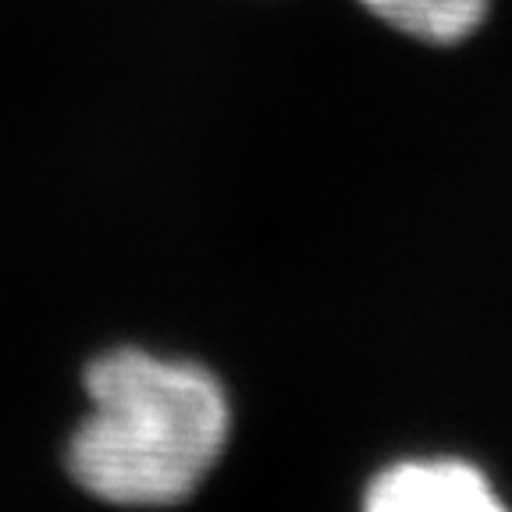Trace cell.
<instances>
[{
    "label": "cell",
    "instance_id": "2",
    "mask_svg": "<svg viewBox=\"0 0 512 512\" xmlns=\"http://www.w3.org/2000/svg\"><path fill=\"white\" fill-rule=\"evenodd\" d=\"M370 512H498L505 502L477 463L456 456L395 459L367 480Z\"/></svg>",
    "mask_w": 512,
    "mask_h": 512
},
{
    "label": "cell",
    "instance_id": "3",
    "mask_svg": "<svg viewBox=\"0 0 512 512\" xmlns=\"http://www.w3.org/2000/svg\"><path fill=\"white\" fill-rule=\"evenodd\" d=\"M377 22L427 47H456L484 25L491 0H360Z\"/></svg>",
    "mask_w": 512,
    "mask_h": 512
},
{
    "label": "cell",
    "instance_id": "1",
    "mask_svg": "<svg viewBox=\"0 0 512 512\" xmlns=\"http://www.w3.org/2000/svg\"><path fill=\"white\" fill-rule=\"evenodd\" d=\"M89 416L68 441V473L86 495L164 509L200 491L232 438V402L207 367L111 349L82 377Z\"/></svg>",
    "mask_w": 512,
    "mask_h": 512
}]
</instances>
